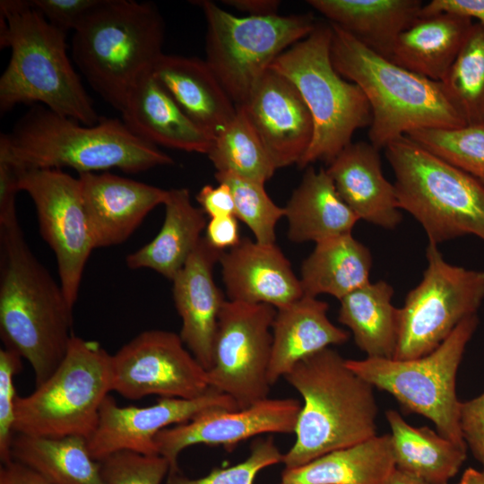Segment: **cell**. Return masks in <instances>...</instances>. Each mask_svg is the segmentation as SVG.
I'll return each instance as SVG.
<instances>
[{"instance_id":"cell-27","label":"cell","mask_w":484,"mask_h":484,"mask_svg":"<svg viewBox=\"0 0 484 484\" xmlns=\"http://www.w3.org/2000/svg\"><path fill=\"white\" fill-rule=\"evenodd\" d=\"M288 237L315 244L351 233L359 220L339 195L325 169L308 166L284 207Z\"/></svg>"},{"instance_id":"cell-47","label":"cell","mask_w":484,"mask_h":484,"mask_svg":"<svg viewBox=\"0 0 484 484\" xmlns=\"http://www.w3.org/2000/svg\"><path fill=\"white\" fill-rule=\"evenodd\" d=\"M443 12L477 19L484 26V0H432L424 4L420 16Z\"/></svg>"},{"instance_id":"cell-46","label":"cell","mask_w":484,"mask_h":484,"mask_svg":"<svg viewBox=\"0 0 484 484\" xmlns=\"http://www.w3.org/2000/svg\"><path fill=\"white\" fill-rule=\"evenodd\" d=\"M204 238L214 249L225 252L240 241L239 227L236 216L210 219L205 228Z\"/></svg>"},{"instance_id":"cell-14","label":"cell","mask_w":484,"mask_h":484,"mask_svg":"<svg viewBox=\"0 0 484 484\" xmlns=\"http://www.w3.org/2000/svg\"><path fill=\"white\" fill-rule=\"evenodd\" d=\"M18 167V186L33 201L44 240L55 253L60 286L73 307L95 249L78 177L59 169Z\"/></svg>"},{"instance_id":"cell-42","label":"cell","mask_w":484,"mask_h":484,"mask_svg":"<svg viewBox=\"0 0 484 484\" xmlns=\"http://www.w3.org/2000/svg\"><path fill=\"white\" fill-rule=\"evenodd\" d=\"M56 28L74 31L101 0H28Z\"/></svg>"},{"instance_id":"cell-49","label":"cell","mask_w":484,"mask_h":484,"mask_svg":"<svg viewBox=\"0 0 484 484\" xmlns=\"http://www.w3.org/2000/svg\"><path fill=\"white\" fill-rule=\"evenodd\" d=\"M225 4L249 13V16L277 15L281 1L277 0H224Z\"/></svg>"},{"instance_id":"cell-32","label":"cell","mask_w":484,"mask_h":484,"mask_svg":"<svg viewBox=\"0 0 484 484\" xmlns=\"http://www.w3.org/2000/svg\"><path fill=\"white\" fill-rule=\"evenodd\" d=\"M385 418L396 469L431 484H448L466 460L468 448L428 427L410 425L394 410H388Z\"/></svg>"},{"instance_id":"cell-6","label":"cell","mask_w":484,"mask_h":484,"mask_svg":"<svg viewBox=\"0 0 484 484\" xmlns=\"http://www.w3.org/2000/svg\"><path fill=\"white\" fill-rule=\"evenodd\" d=\"M163 18L150 2L101 0L73 31L72 57L92 89L120 111L164 54Z\"/></svg>"},{"instance_id":"cell-13","label":"cell","mask_w":484,"mask_h":484,"mask_svg":"<svg viewBox=\"0 0 484 484\" xmlns=\"http://www.w3.org/2000/svg\"><path fill=\"white\" fill-rule=\"evenodd\" d=\"M276 308L267 304L226 300L214 341L209 386L230 396L238 409L267 399L271 333Z\"/></svg>"},{"instance_id":"cell-30","label":"cell","mask_w":484,"mask_h":484,"mask_svg":"<svg viewBox=\"0 0 484 484\" xmlns=\"http://www.w3.org/2000/svg\"><path fill=\"white\" fill-rule=\"evenodd\" d=\"M396 470L390 434L375 436L284 469L282 484H388Z\"/></svg>"},{"instance_id":"cell-3","label":"cell","mask_w":484,"mask_h":484,"mask_svg":"<svg viewBox=\"0 0 484 484\" xmlns=\"http://www.w3.org/2000/svg\"><path fill=\"white\" fill-rule=\"evenodd\" d=\"M0 46L11 57L0 78V111L39 104L92 125L100 117L67 55L66 32L51 25L28 0L0 2Z\"/></svg>"},{"instance_id":"cell-1","label":"cell","mask_w":484,"mask_h":484,"mask_svg":"<svg viewBox=\"0 0 484 484\" xmlns=\"http://www.w3.org/2000/svg\"><path fill=\"white\" fill-rule=\"evenodd\" d=\"M0 245L1 339L30 363L38 386L65 357L73 307L30 249L18 219L0 223Z\"/></svg>"},{"instance_id":"cell-17","label":"cell","mask_w":484,"mask_h":484,"mask_svg":"<svg viewBox=\"0 0 484 484\" xmlns=\"http://www.w3.org/2000/svg\"><path fill=\"white\" fill-rule=\"evenodd\" d=\"M302 404L293 398L264 399L246 408L214 411L160 431L158 453L168 460L170 471H179L182 451L196 445H222L230 452L250 437L266 433H295Z\"/></svg>"},{"instance_id":"cell-20","label":"cell","mask_w":484,"mask_h":484,"mask_svg":"<svg viewBox=\"0 0 484 484\" xmlns=\"http://www.w3.org/2000/svg\"><path fill=\"white\" fill-rule=\"evenodd\" d=\"M221 253L203 237L172 280L175 307L182 321L180 338L206 371L212 366L219 316L226 301L213 277Z\"/></svg>"},{"instance_id":"cell-22","label":"cell","mask_w":484,"mask_h":484,"mask_svg":"<svg viewBox=\"0 0 484 484\" xmlns=\"http://www.w3.org/2000/svg\"><path fill=\"white\" fill-rule=\"evenodd\" d=\"M120 113L133 134L155 146L207 155L213 143L214 137L182 110L151 71L132 86Z\"/></svg>"},{"instance_id":"cell-40","label":"cell","mask_w":484,"mask_h":484,"mask_svg":"<svg viewBox=\"0 0 484 484\" xmlns=\"http://www.w3.org/2000/svg\"><path fill=\"white\" fill-rule=\"evenodd\" d=\"M99 462L103 484H163L170 471L169 462L160 454L122 451Z\"/></svg>"},{"instance_id":"cell-21","label":"cell","mask_w":484,"mask_h":484,"mask_svg":"<svg viewBox=\"0 0 484 484\" xmlns=\"http://www.w3.org/2000/svg\"><path fill=\"white\" fill-rule=\"evenodd\" d=\"M229 300L285 307L304 296L300 280L276 244L242 238L219 258Z\"/></svg>"},{"instance_id":"cell-16","label":"cell","mask_w":484,"mask_h":484,"mask_svg":"<svg viewBox=\"0 0 484 484\" xmlns=\"http://www.w3.org/2000/svg\"><path fill=\"white\" fill-rule=\"evenodd\" d=\"M237 409L230 396L212 387L194 399L160 398L144 407L120 406L108 394L100 407L97 427L87 439L88 448L98 462L122 451L158 455L155 438L163 429L205 412Z\"/></svg>"},{"instance_id":"cell-19","label":"cell","mask_w":484,"mask_h":484,"mask_svg":"<svg viewBox=\"0 0 484 484\" xmlns=\"http://www.w3.org/2000/svg\"><path fill=\"white\" fill-rule=\"evenodd\" d=\"M95 248L125 241L168 190L109 172L78 176Z\"/></svg>"},{"instance_id":"cell-15","label":"cell","mask_w":484,"mask_h":484,"mask_svg":"<svg viewBox=\"0 0 484 484\" xmlns=\"http://www.w3.org/2000/svg\"><path fill=\"white\" fill-rule=\"evenodd\" d=\"M179 334L148 330L111 355V391L124 398L194 399L211 388L206 370L187 350Z\"/></svg>"},{"instance_id":"cell-10","label":"cell","mask_w":484,"mask_h":484,"mask_svg":"<svg viewBox=\"0 0 484 484\" xmlns=\"http://www.w3.org/2000/svg\"><path fill=\"white\" fill-rule=\"evenodd\" d=\"M477 314L462 320L432 352L416 359H346L347 366L374 388L387 392L407 411L430 419L436 431L467 447L460 427L456 375L477 329Z\"/></svg>"},{"instance_id":"cell-37","label":"cell","mask_w":484,"mask_h":484,"mask_svg":"<svg viewBox=\"0 0 484 484\" xmlns=\"http://www.w3.org/2000/svg\"><path fill=\"white\" fill-rule=\"evenodd\" d=\"M405 136L484 185V124L419 129Z\"/></svg>"},{"instance_id":"cell-4","label":"cell","mask_w":484,"mask_h":484,"mask_svg":"<svg viewBox=\"0 0 484 484\" xmlns=\"http://www.w3.org/2000/svg\"><path fill=\"white\" fill-rule=\"evenodd\" d=\"M284 378L303 399L296 440L282 456L286 469L376 436L374 387L336 350L329 347L307 357Z\"/></svg>"},{"instance_id":"cell-33","label":"cell","mask_w":484,"mask_h":484,"mask_svg":"<svg viewBox=\"0 0 484 484\" xmlns=\"http://www.w3.org/2000/svg\"><path fill=\"white\" fill-rule=\"evenodd\" d=\"M393 293L387 281H370L340 300L338 320L351 331L356 345L367 358H393L398 340Z\"/></svg>"},{"instance_id":"cell-31","label":"cell","mask_w":484,"mask_h":484,"mask_svg":"<svg viewBox=\"0 0 484 484\" xmlns=\"http://www.w3.org/2000/svg\"><path fill=\"white\" fill-rule=\"evenodd\" d=\"M373 258L351 233L315 244L301 266L304 296L331 295L339 300L370 282Z\"/></svg>"},{"instance_id":"cell-8","label":"cell","mask_w":484,"mask_h":484,"mask_svg":"<svg viewBox=\"0 0 484 484\" xmlns=\"http://www.w3.org/2000/svg\"><path fill=\"white\" fill-rule=\"evenodd\" d=\"M385 150L394 173L399 207L421 225L428 243L466 235L484 241L483 184L405 135Z\"/></svg>"},{"instance_id":"cell-34","label":"cell","mask_w":484,"mask_h":484,"mask_svg":"<svg viewBox=\"0 0 484 484\" xmlns=\"http://www.w3.org/2000/svg\"><path fill=\"white\" fill-rule=\"evenodd\" d=\"M11 456L53 484H103L100 462L91 457L83 436L15 433Z\"/></svg>"},{"instance_id":"cell-23","label":"cell","mask_w":484,"mask_h":484,"mask_svg":"<svg viewBox=\"0 0 484 484\" xmlns=\"http://www.w3.org/2000/svg\"><path fill=\"white\" fill-rule=\"evenodd\" d=\"M379 151L370 143H350L325 169L359 220L393 229L402 215L394 185L383 174Z\"/></svg>"},{"instance_id":"cell-26","label":"cell","mask_w":484,"mask_h":484,"mask_svg":"<svg viewBox=\"0 0 484 484\" xmlns=\"http://www.w3.org/2000/svg\"><path fill=\"white\" fill-rule=\"evenodd\" d=\"M307 4L376 54L391 59L399 36L419 16L420 0H309Z\"/></svg>"},{"instance_id":"cell-45","label":"cell","mask_w":484,"mask_h":484,"mask_svg":"<svg viewBox=\"0 0 484 484\" xmlns=\"http://www.w3.org/2000/svg\"><path fill=\"white\" fill-rule=\"evenodd\" d=\"M19 191L18 167L0 156V223L17 219L15 196Z\"/></svg>"},{"instance_id":"cell-39","label":"cell","mask_w":484,"mask_h":484,"mask_svg":"<svg viewBox=\"0 0 484 484\" xmlns=\"http://www.w3.org/2000/svg\"><path fill=\"white\" fill-rule=\"evenodd\" d=\"M282 456L272 437L258 438L253 443L249 455L235 465L213 469L197 479L188 478L179 471L169 472L164 484H254L259 471L281 462Z\"/></svg>"},{"instance_id":"cell-24","label":"cell","mask_w":484,"mask_h":484,"mask_svg":"<svg viewBox=\"0 0 484 484\" xmlns=\"http://www.w3.org/2000/svg\"><path fill=\"white\" fill-rule=\"evenodd\" d=\"M328 309L325 301L307 296L276 309L268 369L271 385L284 377L300 360L348 341L349 333L330 321Z\"/></svg>"},{"instance_id":"cell-44","label":"cell","mask_w":484,"mask_h":484,"mask_svg":"<svg viewBox=\"0 0 484 484\" xmlns=\"http://www.w3.org/2000/svg\"><path fill=\"white\" fill-rule=\"evenodd\" d=\"M195 198L210 219L235 216L234 199L229 187L225 184L219 183L217 186L205 185Z\"/></svg>"},{"instance_id":"cell-7","label":"cell","mask_w":484,"mask_h":484,"mask_svg":"<svg viewBox=\"0 0 484 484\" xmlns=\"http://www.w3.org/2000/svg\"><path fill=\"white\" fill-rule=\"evenodd\" d=\"M332 36L330 22L316 23L308 36L270 66L296 86L313 119V139L298 164L300 169L318 160L329 164L351 143L358 129L371 123L370 106L363 91L333 65Z\"/></svg>"},{"instance_id":"cell-41","label":"cell","mask_w":484,"mask_h":484,"mask_svg":"<svg viewBox=\"0 0 484 484\" xmlns=\"http://www.w3.org/2000/svg\"><path fill=\"white\" fill-rule=\"evenodd\" d=\"M22 357L13 350H0V460H12L11 445L15 434V405L17 395L14 376L22 369Z\"/></svg>"},{"instance_id":"cell-11","label":"cell","mask_w":484,"mask_h":484,"mask_svg":"<svg viewBox=\"0 0 484 484\" xmlns=\"http://www.w3.org/2000/svg\"><path fill=\"white\" fill-rule=\"evenodd\" d=\"M195 3L207 23L205 61L237 107L273 61L316 25L309 14L238 17L213 2Z\"/></svg>"},{"instance_id":"cell-25","label":"cell","mask_w":484,"mask_h":484,"mask_svg":"<svg viewBox=\"0 0 484 484\" xmlns=\"http://www.w3.org/2000/svg\"><path fill=\"white\" fill-rule=\"evenodd\" d=\"M151 73L182 110L213 137L235 117L237 106L205 60L163 54Z\"/></svg>"},{"instance_id":"cell-5","label":"cell","mask_w":484,"mask_h":484,"mask_svg":"<svg viewBox=\"0 0 484 484\" xmlns=\"http://www.w3.org/2000/svg\"><path fill=\"white\" fill-rule=\"evenodd\" d=\"M330 24L333 65L366 96L371 109L368 138L376 148L385 149L415 130L467 125L447 99L440 82L394 64L341 27Z\"/></svg>"},{"instance_id":"cell-50","label":"cell","mask_w":484,"mask_h":484,"mask_svg":"<svg viewBox=\"0 0 484 484\" xmlns=\"http://www.w3.org/2000/svg\"><path fill=\"white\" fill-rule=\"evenodd\" d=\"M388 484H431L411 474L395 470Z\"/></svg>"},{"instance_id":"cell-29","label":"cell","mask_w":484,"mask_h":484,"mask_svg":"<svg viewBox=\"0 0 484 484\" xmlns=\"http://www.w3.org/2000/svg\"><path fill=\"white\" fill-rule=\"evenodd\" d=\"M164 205L165 219L157 236L128 255L125 263L133 270L151 269L172 281L198 246L207 221L186 188L168 190Z\"/></svg>"},{"instance_id":"cell-38","label":"cell","mask_w":484,"mask_h":484,"mask_svg":"<svg viewBox=\"0 0 484 484\" xmlns=\"http://www.w3.org/2000/svg\"><path fill=\"white\" fill-rule=\"evenodd\" d=\"M215 178L229 187L235 216L251 229L255 241L274 244L275 228L280 219L285 217V210L270 198L264 184L224 172H216Z\"/></svg>"},{"instance_id":"cell-9","label":"cell","mask_w":484,"mask_h":484,"mask_svg":"<svg viewBox=\"0 0 484 484\" xmlns=\"http://www.w3.org/2000/svg\"><path fill=\"white\" fill-rule=\"evenodd\" d=\"M110 359L98 341L73 335L55 372L31 393L17 397L14 432L88 439L112 392Z\"/></svg>"},{"instance_id":"cell-52","label":"cell","mask_w":484,"mask_h":484,"mask_svg":"<svg viewBox=\"0 0 484 484\" xmlns=\"http://www.w3.org/2000/svg\"><path fill=\"white\" fill-rule=\"evenodd\" d=\"M281 484H282V483H281Z\"/></svg>"},{"instance_id":"cell-43","label":"cell","mask_w":484,"mask_h":484,"mask_svg":"<svg viewBox=\"0 0 484 484\" xmlns=\"http://www.w3.org/2000/svg\"><path fill=\"white\" fill-rule=\"evenodd\" d=\"M460 427L467 448L484 472V393L460 404Z\"/></svg>"},{"instance_id":"cell-12","label":"cell","mask_w":484,"mask_h":484,"mask_svg":"<svg viewBox=\"0 0 484 484\" xmlns=\"http://www.w3.org/2000/svg\"><path fill=\"white\" fill-rule=\"evenodd\" d=\"M427 267L419 283L398 308L394 359L425 356L436 349L484 300V271L448 263L437 245L428 243Z\"/></svg>"},{"instance_id":"cell-36","label":"cell","mask_w":484,"mask_h":484,"mask_svg":"<svg viewBox=\"0 0 484 484\" xmlns=\"http://www.w3.org/2000/svg\"><path fill=\"white\" fill-rule=\"evenodd\" d=\"M467 125L484 124V26L472 23L449 71L440 82Z\"/></svg>"},{"instance_id":"cell-51","label":"cell","mask_w":484,"mask_h":484,"mask_svg":"<svg viewBox=\"0 0 484 484\" xmlns=\"http://www.w3.org/2000/svg\"><path fill=\"white\" fill-rule=\"evenodd\" d=\"M457 484H484V472L474 468L466 469Z\"/></svg>"},{"instance_id":"cell-35","label":"cell","mask_w":484,"mask_h":484,"mask_svg":"<svg viewBox=\"0 0 484 484\" xmlns=\"http://www.w3.org/2000/svg\"><path fill=\"white\" fill-rule=\"evenodd\" d=\"M216 169L264 184L277 169L244 109L214 137L207 154Z\"/></svg>"},{"instance_id":"cell-18","label":"cell","mask_w":484,"mask_h":484,"mask_svg":"<svg viewBox=\"0 0 484 484\" xmlns=\"http://www.w3.org/2000/svg\"><path fill=\"white\" fill-rule=\"evenodd\" d=\"M241 108L276 169L299 163L311 144L314 124L287 77L269 68Z\"/></svg>"},{"instance_id":"cell-48","label":"cell","mask_w":484,"mask_h":484,"mask_svg":"<svg viewBox=\"0 0 484 484\" xmlns=\"http://www.w3.org/2000/svg\"><path fill=\"white\" fill-rule=\"evenodd\" d=\"M0 484H53L46 478L27 467L11 460L0 467Z\"/></svg>"},{"instance_id":"cell-2","label":"cell","mask_w":484,"mask_h":484,"mask_svg":"<svg viewBox=\"0 0 484 484\" xmlns=\"http://www.w3.org/2000/svg\"><path fill=\"white\" fill-rule=\"evenodd\" d=\"M0 156L22 168L67 167L79 174L113 168L139 173L174 163L122 119L100 117L86 125L39 104L32 105L8 134H1Z\"/></svg>"},{"instance_id":"cell-28","label":"cell","mask_w":484,"mask_h":484,"mask_svg":"<svg viewBox=\"0 0 484 484\" xmlns=\"http://www.w3.org/2000/svg\"><path fill=\"white\" fill-rule=\"evenodd\" d=\"M472 23L469 17L445 12L419 16L399 36L390 60L417 74L441 82Z\"/></svg>"}]
</instances>
